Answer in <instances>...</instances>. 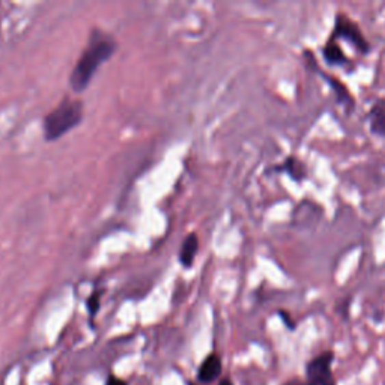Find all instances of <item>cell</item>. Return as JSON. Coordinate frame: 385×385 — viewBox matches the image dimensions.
Returning <instances> with one entry per match:
<instances>
[{"label":"cell","mask_w":385,"mask_h":385,"mask_svg":"<svg viewBox=\"0 0 385 385\" xmlns=\"http://www.w3.org/2000/svg\"><path fill=\"white\" fill-rule=\"evenodd\" d=\"M115 51L116 41L103 30L94 29L89 36L86 49L83 50L70 75V85L74 92L80 94L86 90L98 68L104 62H107Z\"/></svg>","instance_id":"obj_1"},{"label":"cell","mask_w":385,"mask_h":385,"mask_svg":"<svg viewBox=\"0 0 385 385\" xmlns=\"http://www.w3.org/2000/svg\"><path fill=\"white\" fill-rule=\"evenodd\" d=\"M83 120V103L65 96L47 116L44 118L42 130L47 142L57 140L70 133Z\"/></svg>","instance_id":"obj_2"},{"label":"cell","mask_w":385,"mask_h":385,"mask_svg":"<svg viewBox=\"0 0 385 385\" xmlns=\"http://www.w3.org/2000/svg\"><path fill=\"white\" fill-rule=\"evenodd\" d=\"M330 38L334 41H345L346 44H349L361 56H366L372 51V45L358 26V23L343 12L336 14L334 27Z\"/></svg>","instance_id":"obj_3"},{"label":"cell","mask_w":385,"mask_h":385,"mask_svg":"<svg viewBox=\"0 0 385 385\" xmlns=\"http://www.w3.org/2000/svg\"><path fill=\"white\" fill-rule=\"evenodd\" d=\"M303 55H304L307 66L310 68L312 71H315L316 74H319L321 77H322V80L328 85L331 92L334 94L336 103L341 105V107L346 113H348V115H351V113L354 111V109H356V98H354V95L351 94V90L346 88V85L341 79H337V77H334V75H331V74L323 72L322 68L318 65V62H316V57H315V55H313L312 51L304 50Z\"/></svg>","instance_id":"obj_4"},{"label":"cell","mask_w":385,"mask_h":385,"mask_svg":"<svg viewBox=\"0 0 385 385\" xmlns=\"http://www.w3.org/2000/svg\"><path fill=\"white\" fill-rule=\"evenodd\" d=\"M334 361V352L326 351L307 363V385H336L331 364Z\"/></svg>","instance_id":"obj_5"},{"label":"cell","mask_w":385,"mask_h":385,"mask_svg":"<svg viewBox=\"0 0 385 385\" xmlns=\"http://www.w3.org/2000/svg\"><path fill=\"white\" fill-rule=\"evenodd\" d=\"M271 173H276V175H288L293 183H303V181L307 179L308 176V170L307 165L303 160H300L297 155H289L286 157L284 160L280 164H274L268 168L267 175H271Z\"/></svg>","instance_id":"obj_6"},{"label":"cell","mask_w":385,"mask_h":385,"mask_svg":"<svg viewBox=\"0 0 385 385\" xmlns=\"http://www.w3.org/2000/svg\"><path fill=\"white\" fill-rule=\"evenodd\" d=\"M322 56L326 64L330 66H337V68H345L346 71L354 72L356 66H354L352 60L346 56V53L343 51V49L338 45L337 41L331 40L328 38V41L326 42V45L322 47Z\"/></svg>","instance_id":"obj_7"},{"label":"cell","mask_w":385,"mask_h":385,"mask_svg":"<svg viewBox=\"0 0 385 385\" xmlns=\"http://www.w3.org/2000/svg\"><path fill=\"white\" fill-rule=\"evenodd\" d=\"M369 128L371 133L378 135V137H385V100L380 98L373 103V105L369 110Z\"/></svg>","instance_id":"obj_8"},{"label":"cell","mask_w":385,"mask_h":385,"mask_svg":"<svg viewBox=\"0 0 385 385\" xmlns=\"http://www.w3.org/2000/svg\"><path fill=\"white\" fill-rule=\"evenodd\" d=\"M220 375H222V360L220 357L215 356V354H211V356L207 357V360L202 363L198 373V380L200 382H213Z\"/></svg>","instance_id":"obj_9"},{"label":"cell","mask_w":385,"mask_h":385,"mask_svg":"<svg viewBox=\"0 0 385 385\" xmlns=\"http://www.w3.org/2000/svg\"><path fill=\"white\" fill-rule=\"evenodd\" d=\"M199 250V238L196 233H188L184 238V243L179 250V262L183 263L184 268H191L196 254Z\"/></svg>","instance_id":"obj_10"},{"label":"cell","mask_w":385,"mask_h":385,"mask_svg":"<svg viewBox=\"0 0 385 385\" xmlns=\"http://www.w3.org/2000/svg\"><path fill=\"white\" fill-rule=\"evenodd\" d=\"M351 304H352V297L348 295V297H345L343 300L338 301L337 306H336L337 313L341 315L345 321H348V318H349V308H351Z\"/></svg>","instance_id":"obj_11"},{"label":"cell","mask_w":385,"mask_h":385,"mask_svg":"<svg viewBox=\"0 0 385 385\" xmlns=\"http://www.w3.org/2000/svg\"><path fill=\"white\" fill-rule=\"evenodd\" d=\"M277 315H278V318L282 319V322L284 323V327L288 328V330H291V331H295L297 330V322L292 319V316H291V313H288L286 310H278L277 312Z\"/></svg>","instance_id":"obj_12"},{"label":"cell","mask_w":385,"mask_h":385,"mask_svg":"<svg viewBox=\"0 0 385 385\" xmlns=\"http://www.w3.org/2000/svg\"><path fill=\"white\" fill-rule=\"evenodd\" d=\"M88 308H89L90 315H92V316L96 315L98 308H100V293L95 292L94 295L88 300Z\"/></svg>","instance_id":"obj_13"},{"label":"cell","mask_w":385,"mask_h":385,"mask_svg":"<svg viewBox=\"0 0 385 385\" xmlns=\"http://www.w3.org/2000/svg\"><path fill=\"white\" fill-rule=\"evenodd\" d=\"M105 385H128L125 381H122V380H119V378H116V376H109V380H107V382H105Z\"/></svg>","instance_id":"obj_14"},{"label":"cell","mask_w":385,"mask_h":385,"mask_svg":"<svg viewBox=\"0 0 385 385\" xmlns=\"http://www.w3.org/2000/svg\"><path fill=\"white\" fill-rule=\"evenodd\" d=\"M284 385H307V382H303V381H300V380H292V381H288Z\"/></svg>","instance_id":"obj_15"},{"label":"cell","mask_w":385,"mask_h":385,"mask_svg":"<svg viewBox=\"0 0 385 385\" xmlns=\"http://www.w3.org/2000/svg\"><path fill=\"white\" fill-rule=\"evenodd\" d=\"M218 385H233V384H232V381H230V380L226 378V380H222V381H220V384H218Z\"/></svg>","instance_id":"obj_16"},{"label":"cell","mask_w":385,"mask_h":385,"mask_svg":"<svg viewBox=\"0 0 385 385\" xmlns=\"http://www.w3.org/2000/svg\"><path fill=\"white\" fill-rule=\"evenodd\" d=\"M188 385H194V384H188Z\"/></svg>","instance_id":"obj_17"}]
</instances>
